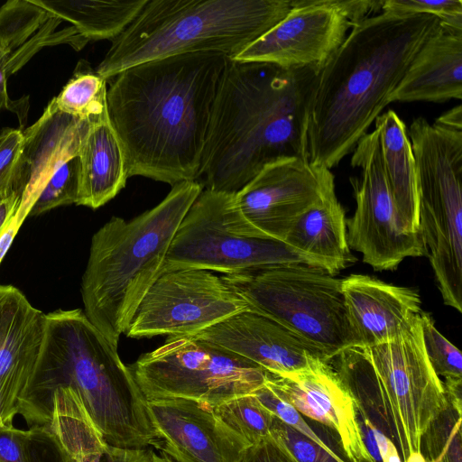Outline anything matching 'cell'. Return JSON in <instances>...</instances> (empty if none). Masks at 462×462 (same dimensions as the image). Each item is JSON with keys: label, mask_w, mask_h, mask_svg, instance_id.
<instances>
[{"label": "cell", "mask_w": 462, "mask_h": 462, "mask_svg": "<svg viewBox=\"0 0 462 462\" xmlns=\"http://www.w3.org/2000/svg\"><path fill=\"white\" fill-rule=\"evenodd\" d=\"M193 52L131 67L107 88L128 176L174 186L198 180L217 88L229 60Z\"/></svg>", "instance_id": "obj_1"}, {"label": "cell", "mask_w": 462, "mask_h": 462, "mask_svg": "<svg viewBox=\"0 0 462 462\" xmlns=\"http://www.w3.org/2000/svg\"><path fill=\"white\" fill-rule=\"evenodd\" d=\"M439 28L434 15L393 12L352 26L320 68L312 89L307 122L310 164L330 170L354 150Z\"/></svg>", "instance_id": "obj_2"}, {"label": "cell", "mask_w": 462, "mask_h": 462, "mask_svg": "<svg viewBox=\"0 0 462 462\" xmlns=\"http://www.w3.org/2000/svg\"><path fill=\"white\" fill-rule=\"evenodd\" d=\"M319 69L229 58L212 107L203 188L237 193L273 162L307 160L309 105Z\"/></svg>", "instance_id": "obj_3"}, {"label": "cell", "mask_w": 462, "mask_h": 462, "mask_svg": "<svg viewBox=\"0 0 462 462\" xmlns=\"http://www.w3.org/2000/svg\"><path fill=\"white\" fill-rule=\"evenodd\" d=\"M60 387L78 393L108 445L158 448L147 401L129 366L80 309L46 314L41 355L18 402V414L29 427L51 421L53 393Z\"/></svg>", "instance_id": "obj_4"}, {"label": "cell", "mask_w": 462, "mask_h": 462, "mask_svg": "<svg viewBox=\"0 0 462 462\" xmlns=\"http://www.w3.org/2000/svg\"><path fill=\"white\" fill-rule=\"evenodd\" d=\"M329 364L358 413L394 445L402 462L439 457L461 413L428 359L420 315L393 339L349 347Z\"/></svg>", "instance_id": "obj_5"}, {"label": "cell", "mask_w": 462, "mask_h": 462, "mask_svg": "<svg viewBox=\"0 0 462 462\" xmlns=\"http://www.w3.org/2000/svg\"><path fill=\"white\" fill-rule=\"evenodd\" d=\"M202 190L198 180L180 182L152 208L129 221L113 217L93 235L80 286L83 312L113 346L162 274L175 233Z\"/></svg>", "instance_id": "obj_6"}, {"label": "cell", "mask_w": 462, "mask_h": 462, "mask_svg": "<svg viewBox=\"0 0 462 462\" xmlns=\"http://www.w3.org/2000/svg\"><path fill=\"white\" fill-rule=\"evenodd\" d=\"M291 9L289 0H148L96 71L107 80L131 67L187 53L232 58Z\"/></svg>", "instance_id": "obj_7"}, {"label": "cell", "mask_w": 462, "mask_h": 462, "mask_svg": "<svg viewBox=\"0 0 462 462\" xmlns=\"http://www.w3.org/2000/svg\"><path fill=\"white\" fill-rule=\"evenodd\" d=\"M251 311L279 323L318 350L328 363L357 346L352 334L341 279L309 266L291 265L222 274Z\"/></svg>", "instance_id": "obj_8"}, {"label": "cell", "mask_w": 462, "mask_h": 462, "mask_svg": "<svg viewBox=\"0 0 462 462\" xmlns=\"http://www.w3.org/2000/svg\"><path fill=\"white\" fill-rule=\"evenodd\" d=\"M236 194L201 191L175 233L162 272L202 269L230 274L300 264L324 270L284 242L243 234Z\"/></svg>", "instance_id": "obj_9"}, {"label": "cell", "mask_w": 462, "mask_h": 462, "mask_svg": "<svg viewBox=\"0 0 462 462\" xmlns=\"http://www.w3.org/2000/svg\"><path fill=\"white\" fill-rule=\"evenodd\" d=\"M128 366L146 401L180 398L210 407L254 393L269 374L195 336L168 337Z\"/></svg>", "instance_id": "obj_10"}, {"label": "cell", "mask_w": 462, "mask_h": 462, "mask_svg": "<svg viewBox=\"0 0 462 462\" xmlns=\"http://www.w3.org/2000/svg\"><path fill=\"white\" fill-rule=\"evenodd\" d=\"M351 165L360 178H350L356 199L354 215L346 219L349 248L375 271H393L407 257L424 255L419 233L407 231L401 220L383 168L377 128L356 143Z\"/></svg>", "instance_id": "obj_11"}, {"label": "cell", "mask_w": 462, "mask_h": 462, "mask_svg": "<svg viewBox=\"0 0 462 462\" xmlns=\"http://www.w3.org/2000/svg\"><path fill=\"white\" fill-rule=\"evenodd\" d=\"M246 310V301L210 271H166L143 298L125 334L134 338L193 336Z\"/></svg>", "instance_id": "obj_12"}, {"label": "cell", "mask_w": 462, "mask_h": 462, "mask_svg": "<svg viewBox=\"0 0 462 462\" xmlns=\"http://www.w3.org/2000/svg\"><path fill=\"white\" fill-rule=\"evenodd\" d=\"M419 234L444 303L462 311V166L448 156L416 167Z\"/></svg>", "instance_id": "obj_13"}, {"label": "cell", "mask_w": 462, "mask_h": 462, "mask_svg": "<svg viewBox=\"0 0 462 462\" xmlns=\"http://www.w3.org/2000/svg\"><path fill=\"white\" fill-rule=\"evenodd\" d=\"M335 186L330 170L287 158L263 167L236 195L241 230L283 242L298 219Z\"/></svg>", "instance_id": "obj_14"}, {"label": "cell", "mask_w": 462, "mask_h": 462, "mask_svg": "<svg viewBox=\"0 0 462 462\" xmlns=\"http://www.w3.org/2000/svg\"><path fill=\"white\" fill-rule=\"evenodd\" d=\"M291 5L282 21L230 59L286 69L321 68L351 25L330 0H292Z\"/></svg>", "instance_id": "obj_15"}, {"label": "cell", "mask_w": 462, "mask_h": 462, "mask_svg": "<svg viewBox=\"0 0 462 462\" xmlns=\"http://www.w3.org/2000/svg\"><path fill=\"white\" fill-rule=\"evenodd\" d=\"M264 386L300 414L330 429L349 462H378L365 446L356 401L330 364L318 361L283 375L269 373Z\"/></svg>", "instance_id": "obj_16"}, {"label": "cell", "mask_w": 462, "mask_h": 462, "mask_svg": "<svg viewBox=\"0 0 462 462\" xmlns=\"http://www.w3.org/2000/svg\"><path fill=\"white\" fill-rule=\"evenodd\" d=\"M147 411L158 449L175 462H239L250 446L202 402L152 400Z\"/></svg>", "instance_id": "obj_17"}, {"label": "cell", "mask_w": 462, "mask_h": 462, "mask_svg": "<svg viewBox=\"0 0 462 462\" xmlns=\"http://www.w3.org/2000/svg\"><path fill=\"white\" fill-rule=\"evenodd\" d=\"M89 121L62 112L53 98L40 118L23 131V142L16 165L13 192L20 197L11 221L19 228L53 173L79 154Z\"/></svg>", "instance_id": "obj_18"}, {"label": "cell", "mask_w": 462, "mask_h": 462, "mask_svg": "<svg viewBox=\"0 0 462 462\" xmlns=\"http://www.w3.org/2000/svg\"><path fill=\"white\" fill-rule=\"evenodd\" d=\"M193 336L276 375L306 369L318 361L328 363L322 354L290 330L251 310L235 314Z\"/></svg>", "instance_id": "obj_19"}, {"label": "cell", "mask_w": 462, "mask_h": 462, "mask_svg": "<svg viewBox=\"0 0 462 462\" xmlns=\"http://www.w3.org/2000/svg\"><path fill=\"white\" fill-rule=\"evenodd\" d=\"M46 314L16 287L0 284V412L14 426L18 402L39 360Z\"/></svg>", "instance_id": "obj_20"}, {"label": "cell", "mask_w": 462, "mask_h": 462, "mask_svg": "<svg viewBox=\"0 0 462 462\" xmlns=\"http://www.w3.org/2000/svg\"><path fill=\"white\" fill-rule=\"evenodd\" d=\"M341 290L357 346H372L397 337L421 312L419 292L365 274L341 279Z\"/></svg>", "instance_id": "obj_21"}, {"label": "cell", "mask_w": 462, "mask_h": 462, "mask_svg": "<svg viewBox=\"0 0 462 462\" xmlns=\"http://www.w3.org/2000/svg\"><path fill=\"white\" fill-rule=\"evenodd\" d=\"M462 98V29L440 24L390 97L392 102Z\"/></svg>", "instance_id": "obj_22"}, {"label": "cell", "mask_w": 462, "mask_h": 462, "mask_svg": "<svg viewBox=\"0 0 462 462\" xmlns=\"http://www.w3.org/2000/svg\"><path fill=\"white\" fill-rule=\"evenodd\" d=\"M76 205L96 209L114 199L129 178L122 143L108 112L88 122L79 151Z\"/></svg>", "instance_id": "obj_23"}, {"label": "cell", "mask_w": 462, "mask_h": 462, "mask_svg": "<svg viewBox=\"0 0 462 462\" xmlns=\"http://www.w3.org/2000/svg\"><path fill=\"white\" fill-rule=\"evenodd\" d=\"M283 242L318 261L332 275L356 261L347 244L345 209L335 186L298 219Z\"/></svg>", "instance_id": "obj_24"}, {"label": "cell", "mask_w": 462, "mask_h": 462, "mask_svg": "<svg viewBox=\"0 0 462 462\" xmlns=\"http://www.w3.org/2000/svg\"><path fill=\"white\" fill-rule=\"evenodd\" d=\"M385 176L404 228L419 233V190L411 144L404 122L388 110L375 119Z\"/></svg>", "instance_id": "obj_25"}, {"label": "cell", "mask_w": 462, "mask_h": 462, "mask_svg": "<svg viewBox=\"0 0 462 462\" xmlns=\"http://www.w3.org/2000/svg\"><path fill=\"white\" fill-rule=\"evenodd\" d=\"M148 0H50L34 2L51 17L72 24L88 41H115L131 23Z\"/></svg>", "instance_id": "obj_26"}, {"label": "cell", "mask_w": 462, "mask_h": 462, "mask_svg": "<svg viewBox=\"0 0 462 462\" xmlns=\"http://www.w3.org/2000/svg\"><path fill=\"white\" fill-rule=\"evenodd\" d=\"M106 81L88 64L80 62L53 100L62 112L90 121L107 112Z\"/></svg>", "instance_id": "obj_27"}, {"label": "cell", "mask_w": 462, "mask_h": 462, "mask_svg": "<svg viewBox=\"0 0 462 462\" xmlns=\"http://www.w3.org/2000/svg\"><path fill=\"white\" fill-rule=\"evenodd\" d=\"M423 346L435 373L442 380L451 405L461 410L462 356L436 328L431 316L420 313Z\"/></svg>", "instance_id": "obj_28"}, {"label": "cell", "mask_w": 462, "mask_h": 462, "mask_svg": "<svg viewBox=\"0 0 462 462\" xmlns=\"http://www.w3.org/2000/svg\"><path fill=\"white\" fill-rule=\"evenodd\" d=\"M212 408L220 420L250 446L270 435L275 419L254 393L233 398Z\"/></svg>", "instance_id": "obj_29"}, {"label": "cell", "mask_w": 462, "mask_h": 462, "mask_svg": "<svg viewBox=\"0 0 462 462\" xmlns=\"http://www.w3.org/2000/svg\"><path fill=\"white\" fill-rule=\"evenodd\" d=\"M51 15L34 0H12L0 7V44L9 52L25 44Z\"/></svg>", "instance_id": "obj_30"}, {"label": "cell", "mask_w": 462, "mask_h": 462, "mask_svg": "<svg viewBox=\"0 0 462 462\" xmlns=\"http://www.w3.org/2000/svg\"><path fill=\"white\" fill-rule=\"evenodd\" d=\"M79 188V159L73 156L53 173L33 204L29 216H39L57 207L76 204Z\"/></svg>", "instance_id": "obj_31"}, {"label": "cell", "mask_w": 462, "mask_h": 462, "mask_svg": "<svg viewBox=\"0 0 462 462\" xmlns=\"http://www.w3.org/2000/svg\"><path fill=\"white\" fill-rule=\"evenodd\" d=\"M383 12L425 14L438 17L440 24L462 29L461 0H383Z\"/></svg>", "instance_id": "obj_32"}, {"label": "cell", "mask_w": 462, "mask_h": 462, "mask_svg": "<svg viewBox=\"0 0 462 462\" xmlns=\"http://www.w3.org/2000/svg\"><path fill=\"white\" fill-rule=\"evenodd\" d=\"M270 434L280 440L299 462H346L275 417Z\"/></svg>", "instance_id": "obj_33"}, {"label": "cell", "mask_w": 462, "mask_h": 462, "mask_svg": "<svg viewBox=\"0 0 462 462\" xmlns=\"http://www.w3.org/2000/svg\"><path fill=\"white\" fill-rule=\"evenodd\" d=\"M23 453L25 462H74L60 446L48 423L26 430Z\"/></svg>", "instance_id": "obj_34"}, {"label": "cell", "mask_w": 462, "mask_h": 462, "mask_svg": "<svg viewBox=\"0 0 462 462\" xmlns=\"http://www.w3.org/2000/svg\"><path fill=\"white\" fill-rule=\"evenodd\" d=\"M23 142V134L21 129L5 128L0 133V196L13 192Z\"/></svg>", "instance_id": "obj_35"}, {"label": "cell", "mask_w": 462, "mask_h": 462, "mask_svg": "<svg viewBox=\"0 0 462 462\" xmlns=\"http://www.w3.org/2000/svg\"><path fill=\"white\" fill-rule=\"evenodd\" d=\"M239 462H299L283 443L271 434L249 446Z\"/></svg>", "instance_id": "obj_36"}, {"label": "cell", "mask_w": 462, "mask_h": 462, "mask_svg": "<svg viewBox=\"0 0 462 462\" xmlns=\"http://www.w3.org/2000/svg\"><path fill=\"white\" fill-rule=\"evenodd\" d=\"M25 434L26 430L0 426V462H25Z\"/></svg>", "instance_id": "obj_37"}, {"label": "cell", "mask_w": 462, "mask_h": 462, "mask_svg": "<svg viewBox=\"0 0 462 462\" xmlns=\"http://www.w3.org/2000/svg\"><path fill=\"white\" fill-rule=\"evenodd\" d=\"M150 449L120 448L106 445V462H147Z\"/></svg>", "instance_id": "obj_38"}, {"label": "cell", "mask_w": 462, "mask_h": 462, "mask_svg": "<svg viewBox=\"0 0 462 462\" xmlns=\"http://www.w3.org/2000/svg\"><path fill=\"white\" fill-rule=\"evenodd\" d=\"M19 202L20 197L15 192L0 196V236L16 212Z\"/></svg>", "instance_id": "obj_39"}, {"label": "cell", "mask_w": 462, "mask_h": 462, "mask_svg": "<svg viewBox=\"0 0 462 462\" xmlns=\"http://www.w3.org/2000/svg\"><path fill=\"white\" fill-rule=\"evenodd\" d=\"M381 459L383 462H402L396 448L389 439L387 449Z\"/></svg>", "instance_id": "obj_40"}, {"label": "cell", "mask_w": 462, "mask_h": 462, "mask_svg": "<svg viewBox=\"0 0 462 462\" xmlns=\"http://www.w3.org/2000/svg\"><path fill=\"white\" fill-rule=\"evenodd\" d=\"M11 52L7 51L1 44H0V69H3L7 75V67L11 57ZM8 77V75H7Z\"/></svg>", "instance_id": "obj_41"}, {"label": "cell", "mask_w": 462, "mask_h": 462, "mask_svg": "<svg viewBox=\"0 0 462 462\" xmlns=\"http://www.w3.org/2000/svg\"><path fill=\"white\" fill-rule=\"evenodd\" d=\"M147 462H175L166 455L158 456L152 450H150Z\"/></svg>", "instance_id": "obj_42"}, {"label": "cell", "mask_w": 462, "mask_h": 462, "mask_svg": "<svg viewBox=\"0 0 462 462\" xmlns=\"http://www.w3.org/2000/svg\"><path fill=\"white\" fill-rule=\"evenodd\" d=\"M406 462H427L422 455L417 454L408 457Z\"/></svg>", "instance_id": "obj_43"}, {"label": "cell", "mask_w": 462, "mask_h": 462, "mask_svg": "<svg viewBox=\"0 0 462 462\" xmlns=\"http://www.w3.org/2000/svg\"><path fill=\"white\" fill-rule=\"evenodd\" d=\"M433 462H445L443 457L441 456H439L436 460H434Z\"/></svg>", "instance_id": "obj_44"}, {"label": "cell", "mask_w": 462, "mask_h": 462, "mask_svg": "<svg viewBox=\"0 0 462 462\" xmlns=\"http://www.w3.org/2000/svg\"><path fill=\"white\" fill-rule=\"evenodd\" d=\"M0 426H5L2 420V418H1V412H0Z\"/></svg>", "instance_id": "obj_45"}]
</instances>
